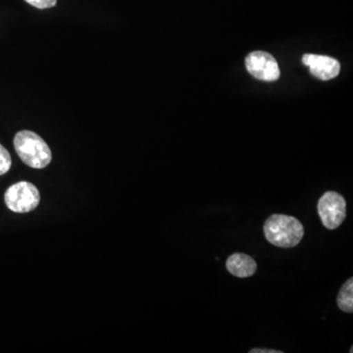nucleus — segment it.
<instances>
[{
  "instance_id": "nucleus-1",
  "label": "nucleus",
  "mask_w": 353,
  "mask_h": 353,
  "mask_svg": "<svg viewBox=\"0 0 353 353\" xmlns=\"http://www.w3.org/2000/svg\"><path fill=\"white\" fill-rule=\"evenodd\" d=\"M266 240L278 248H294L304 236V228L301 221L292 216L274 214L264 224Z\"/></svg>"
},
{
  "instance_id": "nucleus-2",
  "label": "nucleus",
  "mask_w": 353,
  "mask_h": 353,
  "mask_svg": "<svg viewBox=\"0 0 353 353\" xmlns=\"http://www.w3.org/2000/svg\"><path fill=\"white\" fill-rule=\"evenodd\" d=\"M14 148L20 159L31 168H46L52 160V153L48 143L38 134L28 130L16 134Z\"/></svg>"
},
{
  "instance_id": "nucleus-3",
  "label": "nucleus",
  "mask_w": 353,
  "mask_h": 353,
  "mask_svg": "<svg viewBox=\"0 0 353 353\" xmlns=\"http://www.w3.org/2000/svg\"><path fill=\"white\" fill-rule=\"evenodd\" d=\"M7 208L15 213H28L38 208L41 194L32 183H16L9 187L4 194Z\"/></svg>"
},
{
  "instance_id": "nucleus-4",
  "label": "nucleus",
  "mask_w": 353,
  "mask_h": 353,
  "mask_svg": "<svg viewBox=\"0 0 353 353\" xmlns=\"http://www.w3.org/2000/svg\"><path fill=\"white\" fill-rule=\"evenodd\" d=\"M317 210L324 227L334 230L347 217V201L338 192H327L318 201Z\"/></svg>"
},
{
  "instance_id": "nucleus-5",
  "label": "nucleus",
  "mask_w": 353,
  "mask_h": 353,
  "mask_svg": "<svg viewBox=\"0 0 353 353\" xmlns=\"http://www.w3.org/2000/svg\"><path fill=\"white\" fill-rule=\"evenodd\" d=\"M245 67L254 78L275 82L280 78V68L275 58L264 51H254L245 58Z\"/></svg>"
},
{
  "instance_id": "nucleus-6",
  "label": "nucleus",
  "mask_w": 353,
  "mask_h": 353,
  "mask_svg": "<svg viewBox=\"0 0 353 353\" xmlns=\"http://www.w3.org/2000/svg\"><path fill=\"white\" fill-rule=\"evenodd\" d=\"M303 61L310 70V73L320 80H332L340 74V62L334 58L324 55L305 54Z\"/></svg>"
},
{
  "instance_id": "nucleus-7",
  "label": "nucleus",
  "mask_w": 353,
  "mask_h": 353,
  "mask_svg": "<svg viewBox=\"0 0 353 353\" xmlns=\"http://www.w3.org/2000/svg\"><path fill=\"white\" fill-rule=\"evenodd\" d=\"M226 267L232 275L238 278H250L257 270L255 260L245 253H234L227 259Z\"/></svg>"
},
{
  "instance_id": "nucleus-8",
  "label": "nucleus",
  "mask_w": 353,
  "mask_h": 353,
  "mask_svg": "<svg viewBox=\"0 0 353 353\" xmlns=\"http://www.w3.org/2000/svg\"><path fill=\"white\" fill-rule=\"evenodd\" d=\"M338 305L341 311L347 313L353 312V280L348 279L341 287L338 296Z\"/></svg>"
},
{
  "instance_id": "nucleus-9",
  "label": "nucleus",
  "mask_w": 353,
  "mask_h": 353,
  "mask_svg": "<svg viewBox=\"0 0 353 353\" xmlns=\"http://www.w3.org/2000/svg\"><path fill=\"white\" fill-rule=\"evenodd\" d=\"M11 165H12V159H11L10 153L0 145V176L6 175L7 172L10 170Z\"/></svg>"
},
{
  "instance_id": "nucleus-10",
  "label": "nucleus",
  "mask_w": 353,
  "mask_h": 353,
  "mask_svg": "<svg viewBox=\"0 0 353 353\" xmlns=\"http://www.w3.org/2000/svg\"><path fill=\"white\" fill-rule=\"evenodd\" d=\"M25 1L38 9L51 8L57 3V0H25Z\"/></svg>"
},
{
  "instance_id": "nucleus-11",
  "label": "nucleus",
  "mask_w": 353,
  "mask_h": 353,
  "mask_svg": "<svg viewBox=\"0 0 353 353\" xmlns=\"http://www.w3.org/2000/svg\"><path fill=\"white\" fill-rule=\"evenodd\" d=\"M281 350H266V348H252L250 353H282Z\"/></svg>"
}]
</instances>
